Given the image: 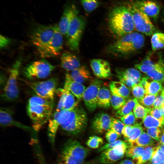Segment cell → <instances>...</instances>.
Here are the masks:
<instances>
[{
  "instance_id": "1",
  "label": "cell",
  "mask_w": 164,
  "mask_h": 164,
  "mask_svg": "<svg viewBox=\"0 0 164 164\" xmlns=\"http://www.w3.org/2000/svg\"><path fill=\"white\" fill-rule=\"evenodd\" d=\"M53 101L37 95L31 97L27 106V114L32 123L33 128L38 131L52 116Z\"/></svg>"
},
{
  "instance_id": "2",
  "label": "cell",
  "mask_w": 164,
  "mask_h": 164,
  "mask_svg": "<svg viewBox=\"0 0 164 164\" xmlns=\"http://www.w3.org/2000/svg\"><path fill=\"white\" fill-rule=\"evenodd\" d=\"M108 23L110 32L118 39L135 30L131 12L124 6H118L112 10L108 16Z\"/></svg>"
},
{
  "instance_id": "3",
  "label": "cell",
  "mask_w": 164,
  "mask_h": 164,
  "mask_svg": "<svg viewBox=\"0 0 164 164\" xmlns=\"http://www.w3.org/2000/svg\"><path fill=\"white\" fill-rule=\"evenodd\" d=\"M145 43V38L138 32H132L119 38L109 45L107 51L112 56H126L142 49Z\"/></svg>"
},
{
  "instance_id": "4",
  "label": "cell",
  "mask_w": 164,
  "mask_h": 164,
  "mask_svg": "<svg viewBox=\"0 0 164 164\" xmlns=\"http://www.w3.org/2000/svg\"><path fill=\"white\" fill-rule=\"evenodd\" d=\"M61 123L60 127L69 134L77 135L82 132L87 124V115L82 108L76 107L71 110L60 111Z\"/></svg>"
},
{
  "instance_id": "5",
  "label": "cell",
  "mask_w": 164,
  "mask_h": 164,
  "mask_svg": "<svg viewBox=\"0 0 164 164\" xmlns=\"http://www.w3.org/2000/svg\"><path fill=\"white\" fill-rule=\"evenodd\" d=\"M89 152L77 140H69L64 145L60 160L63 164H83Z\"/></svg>"
},
{
  "instance_id": "6",
  "label": "cell",
  "mask_w": 164,
  "mask_h": 164,
  "mask_svg": "<svg viewBox=\"0 0 164 164\" xmlns=\"http://www.w3.org/2000/svg\"><path fill=\"white\" fill-rule=\"evenodd\" d=\"M22 59L19 58L13 64L9 76L2 88L1 97L5 101L14 102L19 98V90L17 79Z\"/></svg>"
},
{
  "instance_id": "7",
  "label": "cell",
  "mask_w": 164,
  "mask_h": 164,
  "mask_svg": "<svg viewBox=\"0 0 164 164\" xmlns=\"http://www.w3.org/2000/svg\"><path fill=\"white\" fill-rule=\"evenodd\" d=\"M86 23L85 19L78 14L71 20L66 37L68 46L73 51L77 52L79 50L80 40Z\"/></svg>"
},
{
  "instance_id": "8",
  "label": "cell",
  "mask_w": 164,
  "mask_h": 164,
  "mask_svg": "<svg viewBox=\"0 0 164 164\" xmlns=\"http://www.w3.org/2000/svg\"><path fill=\"white\" fill-rule=\"evenodd\" d=\"M132 15L135 30L138 32L148 36H152L159 32L149 18L132 3L127 7Z\"/></svg>"
},
{
  "instance_id": "9",
  "label": "cell",
  "mask_w": 164,
  "mask_h": 164,
  "mask_svg": "<svg viewBox=\"0 0 164 164\" xmlns=\"http://www.w3.org/2000/svg\"><path fill=\"white\" fill-rule=\"evenodd\" d=\"M55 68L54 66L45 60L34 61L22 69V73L26 78L32 80L45 78L48 77Z\"/></svg>"
},
{
  "instance_id": "10",
  "label": "cell",
  "mask_w": 164,
  "mask_h": 164,
  "mask_svg": "<svg viewBox=\"0 0 164 164\" xmlns=\"http://www.w3.org/2000/svg\"><path fill=\"white\" fill-rule=\"evenodd\" d=\"M36 95L54 101L58 84L57 80L52 78L42 81H32L23 80Z\"/></svg>"
},
{
  "instance_id": "11",
  "label": "cell",
  "mask_w": 164,
  "mask_h": 164,
  "mask_svg": "<svg viewBox=\"0 0 164 164\" xmlns=\"http://www.w3.org/2000/svg\"><path fill=\"white\" fill-rule=\"evenodd\" d=\"M54 31V25H38L32 31L30 35V41L37 50H39L50 41Z\"/></svg>"
},
{
  "instance_id": "12",
  "label": "cell",
  "mask_w": 164,
  "mask_h": 164,
  "mask_svg": "<svg viewBox=\"0 0 164 164\" xmlns=\"http://www.w3.org/2000/svg\"><path fill=\"white\" fill-rule=\"evenodd\" d=\"M55 31L50 41L44 47L37 50L42 57L49 58L59 55L63 48V39L57 25H54Z\"/></svg>"
},
{
  "instance_id": "13",
  "label": "cell",
  "mask_w": 164,
  "mask_h": 164,
  "mask_svg": "<svg viewBox=\"0 0 164 164\" xmlns=\"http://www.w3.org/2000/svg\"><path fill=\"white\" fill-rule=\"evenodd\" d=\"M130 144L128 142L118 145L114 147L102 152L98 160L103 164H111L122 158Z\"/></svg>"
},
{
  "instance_id": "14",
  "label": "cell",
  "mask_w": 164,
  "mask_h": 164,
  "mask_svg": "<svg viewBox=\"0 0 164 164\" xmlns=\"http://www.w3.org/2000/svg\"><path fill=\"white\" fill-rule=\"evenodd\" d=\"M102 84L100 80H94L84 92L82 98L85 106L90 111H94L97 106V96Z\"/></svg>"
},
{
  "instance_id": "15",
  "label": "cell",
  "mask_w": 164,
  "mask_h": 164,
  "mask_svg": "<svg viewBox=\"0 0 164 164\" xmlns=\"http://www.w3.org/2000/svg\"><path fill=\"white\" fill-rule=\"evenodd\" d=\"M13 112L10 108L2 107L0 110V123L3 127L14 126L22 129L34 132L33 128L26 126L15 120L13 117Z\"/></svg>"
},
{
  "instance_id": "16",
  "label": "cell",
  "mask_w": 164,
  "mask_h": 164,
  "mask_svg": "<svg viewBox=\"0 0 164 164\" xmlns=\"http://www.w3.org/2000/svg\"><path fill=\"white\" fill-rule=\"evenodd\" d=\"M139 10L149 18L156 20L160 12V7L155 2L150 0H138L133 3Z\"/></svg>"
},
{
  "instance_id": "17",
  "label": "cell",
  "mask_w": 164,
  "mask_h": 164,
  "mask_svg": "<svg viewBox=\"0 0 164 164\" xmlns=\"http://www.w3.org/2000/svg\"><path fill=\"white\" fill-rule=\"evenodd\" d=\"M90 63L94 74L98 77L107 78L111 76L110 65L106 60L100 59H94L91 60Z\"/></svg>"
},
{
  "instance_id": "18",
  "label": "cell",
  "mask_w": 164,
  "mask_h": 164,
  "mask_svg": "<svg viewBox=\"0 0 164 164\" xmlns=\"http://www.w3.org/2000/svg\"><path fill=\"white\" fill-rule=\"evenodd\" d=\"M78 13L75 7L73 5H68L64 8L58 26L63 35L66 36L73 17Z\"/></svg>"
},
{
  "instance_id": "19",
  "label": "cell",
  "mask_w": 164,
  "mask_h": 164,
  "mask_svg": "<svg viewBox=\"0 0 164 164\" xmlns=\"http://www.w3.org/2000/svg\"><path fill=\"white\" fill-rule=\"evenodd\" d=\"M63 88L68 90L80 100L82 98L86 89L84 85L74 81L68 73L66 74Z\"/></svg>"
},
{
  "instance_id": "20",
  "label": "cell",
  "mask_w": 164,
  "mask_h": 164,
  "mask_svg": "<svg viewBox=\"0 0 164 164\" xmlns=\"http://www.w3.org/2000/svg\"><path fill=\"white\" fill-rule=\"evenodd\" d=\"M111 118L104 113L99 114L93 119L92 127L94 130L99 133H102L110 129Z\"/></svg>"
},
{
  "instance_id": "21",
  "label": "cell",
  "mask_w": 164,
  "mask_h": 164,
  "mask_svg": "<svg viewBox=\"0 0 164 164\" xmlns=\"http://www.w3.org/2000/svg\"><path fill=\"white\" fill-rule=\"evenodd\" d=\"M61 123L60 111H56L48 121L47 134L52 146H54L56 133Z\"/></svg>"
},
{
  "instance_id": "22",
  "label": "cell",
  "mask_w": 164,
  "mask_h": 164,
  "mask_svg": "<svg viewBox=\"0 0 164 164\" xmlns=\"http://www.w3.org/2000/svg\"><path fill=\"white\" fill-rule=\"evenodd\" d=\"M61 65L65 70L72 71L81 66L80 62L75 55L69 52H65L61 57Z\"/></svg>"
},
{
  "instance_id": "23",
  "label": "cell",
  "mask_w": 164,
  "mask_h": 164,
  "mask_svg": "<svg viewBox=\"0 0 164 164\" xmlns=\"http://www.w3.org/2000/svg\"><path fill=\"white\" fill-rule=\"evenodd\" d=\"M146 74L153 80L161 84L164 82V62L161 56L152 69Z\"/></svg>"
},
{
  "instance_id": "24",
  "label": "cell",
  "mask_w": 164,
  "mask_h": 164,
  "mask_svg": "<svg viewBox=\"0 0 164 164\" xmlns=\"http://www.w3.org/2000/svg\"><path fill=\"white\" fill-rule=\"evenodd\" d=\"M115 71L117 76L118 78H124L130 79L136 84L139 83L142 78L140 71L136 68H119L116 69Z\"/></svg>"
},
{
  "instance_id": "25",
  "label": "cell",
  "mask_w": 164,
  "mask_h": 164,
  "mask_svg": "<svg viewBox=\"0 0 164 164\" xmlns=\"http://www.w3.org/2000/svg\"><path fill=\"white\" fill-rule=\"evenodd\" d=\"M70 74L74 81L81 84L89 80L91 77L89 70L84 65H81L73 70Z\"/></svg>"
},
{
  "instance_id": "26",
  "label": "cell",
  "mask_w": 164,
  "mask_h": 164,
  "mask_svg": "<svg viewBox=\"0 0 164 164\" xmlns=\"http://www.w3.org/2000/svg\"><path fill=\"white\" fill-rule=\"evenodd\" d=\"M109 88L111 94L125 98L130 94V89L121 81L111 82Z\"/></svg>"
},
{
  "instance_id": "27",
  "label": "cell",
  "mask_w": 164,
  "mask_h": 164,
  "mask_svg": "<svg viewBox=\"0 0 164 164\" xmlns=\"http://www.w3.org/2000/svg\"><path fill=\"white\" fill-rule=\"evenodd\" d=\"M110 91L107 87H101L98 92L97 97V106L104 108H108L111 106V97Z\"/></svg>"
},
{
  "instance_id": "28",
  "label": "cell",
  "mask_w": 164,
  "mask_h": 164,
  "mask_svg": "<svg viewBox=\"0 0 164 164\" xmlns=\"http://www.w3.org/2000/svg\"><path fill=\"white\" fill-rule=\"evenodd\" d=\"M138 103L135 98L129 99L121 108L117 110L115 114L116 116L120 118L130 113Z\"/></svg>"
},
{
  "instance_id": "29",
  "label": "cell",
  "mask_w": 164,
  "mask_h": 164,
  "mask_svg": "<svg viewBox=\"0 0 164 164\" xmlns=\"http://www.w3.org/2000/svg\"><path fill=\"white\" fill-rule=\"evenodd\" d=\"M144 88L147 94L152 95H158L163 90L161 83L153 80L149 77Z\"/></svg>"
},
{
  "instance_id": "30",
  "label": "cell",
  "mask_w": 164,
  "mask_h": 164,
  "mask_svg": "<svg viewBox=\"0 0 164 164\" xmlns=\"http://www.w3.org/2000/svg\"><path fill=\"white\" fill-rule=\"evenodd\" d=\"M151 43L153 51L164 48V33L157 32L154 33L152 36Z\"/></svg>"
},
{
  "instance_id": "31",
  "label": "cell",
  "mask_w": 164,
  "mask_h": 164,
  "mask_svg": "<svg viewBox=\"0 0 164 164\" xmlns=\"http://www.w3.org/2000/svg\"><path fill=\"white\" fill-rule=\"evenodd\" d=\"M143 132V129L141 125L136 124L132 125L128 135L125 139L130 144H132Z\"/></svg>"
},
{
  "instance_id": "32",
  "label": "cell",
  "mask_w": 164,
  "mask_h": 164,
  "mask_svg": "<svg viewBox=\"0 0 164 164\" xmlns=\"http://www.w3.org/2000/svg\"><path fill=\"white\" fill-rule=\"evenodd\" d=\"M158 60L154 61L152 60L150 56H148L141 62L136 64L135 68L146 74L152 69Z\"/></svg>"
},
{
  "instance_id": "33",
  "label": "cell",
  "mask_w": 164,
  "mask_h": 164,
  "mask_svg": "<svg viewBox=\"0 0 164 164\" xmlns=\"http://www.w3.org/2000/svg\"><path fill=\"white\" fill-rule=\"evenodd\" d=\"M144 147L130 144L126 151V155L137 161L143 154Z\"/></svg>"
},
{
  "instance_id": "34",
  "label": "cell",
  "mask_w": 164,
  "mask_h": 164,
  "mask_svg": "<svg viewBox=\"0 0 164 164\" xmlns=\"http://www.w3.org/2000/svg\"><path fill=\"white\" fill-rule=\"evenodd\" d=\"M154 143V141L152 138L147 133L143 132L135 142L131 145L145 147L152 146Z\"/></svg>"
},
{
  "instance_id": "35",
  "label": "cell",
  "mask_w": 164,
  "mask_h": 164,
  "mask_svg": "<svg viewBox=\"0 0 164 164\" xmlns=\"http://www.w3.org/2000/svg\"><path fill=\"white\" fill-rule=\"evenodd\" d=\"M143 123L145 127L147 128L159 127L162 128L164 125V121L157 119L150 114L143 119Z\"/></svg>"
},
{
  "instance_id": "36",
  "label": "cell",
  "mask_w": 164,
  "mask_h": 164,
  "mask_svg": "<svg viewBox=\"0 0 164 164\" xmlns=\"http://www.w3.org/2000/svg\"><path fill=\"white\" fill-rule=\"evenodd\" d=\"M65 89L66 90V94L63 104V109L71 110L77 106L78 102L76 101L75 98V97L68 90Z\"/></svg>"
},
{
  "instance_id": "37",
  "label": "cell",
  "mask_w": 164,
  "mask_h": 164,
  "mask_svg": "<svg viewBox=\"0 0 164 164\" xmlns=\"http://www.w3.org/2000/svg\"><path fill=\"white\" fill-rule=\"evenodd\" d=\"M156 149L157 146H149L145 147L143 154L137 161V164H143L150 160Z\"/></svg>"
},
{
  "instance_id": "38",
  "label": "cell",
  "mask_w": 164,
  "mask_h": 164,
  "mask_svg": "<svg viewBox=\"0 0 164 164\" xmlns=\"http://www.w3.org/2000/svg\"><path fill=\"white\" fill-rule=\"evenodd\" d=\"M150 109L147 108L138 103L133 110V112L135 118L142 119L149 114Z\"/></svg>"
},
{
  "instance_id": "39",
  "label": "cell",
  "mask_w": 164,
  "mask_h": 164,
  "mask_svg": "<svg viewBox=\"0 0 164 164\" xmlns=\"http://www.w3.org/2000/svg\"><path fill=\"white\" fill-rule=\"evenodd\" d=\"M81 3L85 11L90 13L96 9L99 6L98 0H80Z\"/></svg>"
},
{
  "instance_id": "40",
  "label": "cell",
  "mask_w": 164,
  "mask_h": 164,
  "mask_svg": "<svg viewBox=\"0 0 164 164\" xmlns=\"http://www.w3.org/2000/svg\"><path fill=\"white\" fill-rule=\"evenodd\" d=\"M126 101V98L111 93L110 103L114 109L119 110L125 104Z\"/></svg>"
},
{
  "instance_id": "41",
  "label": "cell",
  "mask_w": 164,
  "mask_h": 164,
  "mask_svg": "<svg viewBox=\"0 0 164 164\" xmlns=\"http://www.w3.org/2000/svg\"><path fill=\"white\" fill-rule=\"evenodd\" d=\"M125 125L119 120L113 118H111L110 129L115 132L120 136L122 134L123 129Z\"/></svg>"
},
{
  "instance_id": "42",
  "label": "cell",
  "mask_w": 164,
  "mask_h": 164,
  "mask_svg": "<svg viewBox=\"0 0 164 164\" xmlns=\"http://www.w3.org/2000/svg\"><path fill=\"white\" fill-rule=\"evenodd\" d=\"M131 90L133 95L138 101L141 100L146 94L145 88L139 83L134 85Z\"/></svg>"
},
{
  "instance_id": "43",
  "label": "cell",
  "mask_w": 164,
  "mask_h": 164,
  "mask_svg": "<svg viewBox=\"0 0 164 164\" xmlns=\"http://www.w3.org/2000/svg\"><path fill=\"white\" fill-rule=\"evenodd\" d=\"M158 95H152L146 93L144 97L138 103L142 106L149 109L153 108L154 101Z\"/></svg>"
},
{
  "instance_id": "44",
  "label": "cell",
  "mask_w": 164,
  "mask_h": 164,
  "mask_svg": "<svg viewBox=\"0 0 164 164\" xmlns=\"http://www.w3.org/2000/svg\"><path fill=\"white\" fill-rule=\"evenodd\" d=\"M103 143V139L96 136H90L86 142L87 145L88 147L94 149L99 148Z\"/></svg>"
},
{
  "instance_id": "45",
  "label": "cell",
  "mask_w": 164,
  "mask_h": 164,
  "mask_svg": "<svg viewBox=\"0 0 164 164\" xmlns=\"http://www.w3.org/2000/svg\"><path fill=\"white\" fill-rule=\"evenodd\" d=\"M120 119L125 125H133L138 124V119L135 118L132 111L124 116L120 117Z\"/></svg>"
},
{
  "instance_id": "46",
  "label": "cell",
  "mask_w": 164,
  "mask_h": 164,
  "mask_svg": "<svg viewBox=\"0 0 164 164\" xmlns=\"http://www.w3.org/2000/svg\"><path fill=\"white\" fill-rule=\"evenodd\" d=\"M150 162L151 164H164V153L157 146V149Z\"/></svg>"
},
{
  "instance_id": "47",
  "label": "cell",
  "mask_w": 164,
  "mask_h": 164,
  "mask_svg": "<svg viewBox=\"0 0 164 164\" xmlns=\"http://www.w3.org/2000/svg\"><path fill=\"white\" fill-rule=\"evenodd\" d=\"M161 128L159 127H152L147 128V134L153 139L159 141L161 135Z\"/></svg>"
},
{
  "instance_id": "48",
  "label": "cell",
  "mask_w": 164,
  "mask_h": 164,
  "mask_svg": "<svg viewBox=\"0 0 164 164\" xmlns=\"http://www.w3.org/2000/svg\"><path fill=\"white\" fill-rule=\"evenodd\" d=\"M56 92L60 96V98L56 111H59L63 109V104L66 96V90L64 88L57 89Z\"/></svg>"
},
{
  "instance_id": "49",
  "label": "cell",
  "mask_w": 164,
  "mask_h": 164,
  "mask_svg": "<svg viewBox=\"0 0 164 164\" xmlns=\"http://www.w3.org/2000/svg\"><path fill=\"white\" fill-rule=\"evenodd\" d=\"M120 136L112 130L110 129L105 134L106 138L109 143L115 142Z\"/></svg>"
},
{
  "instance_id": "50",
  "label": "cell",
  "mask_w": 164,
  "mask_h": 164,
  "mask_svg": "<svg viewBox=\"0 0 164 164\" xmlns=\"http://www.w3.org/2000/svg\"><path fill=\"white\" fill-rule=\"evenodd\" d=\"M149 114L157 119L164 121V118L159 108H153L150 109Z\"/></svg>"
},
{
  "instance_id": "51",
  "label": "cell",
  "mask_w": 164,
  "mask_h": 164,
  "mask_svg": "<svg viewBox=\"0 0 164 164\" xmlns=\"http://www.w3.org/2000/svg\"><path fill=\"white\" fill-rule=\"evenodd\" d=\"M125 141L118 140L114 142L108 143L102 146L98 150L99 152H102L106 150L112 148L116 146L124 143Z\"/></svg>"
},
{
  "instance_id": "52",
  "label": "cell",
  "mask_w": 164,
  "mask_h": 164,
  "mask_svg": "<svg viewBox=\"0 0 164 164\" xmlns=\"http://www.w3.org/2000/svg\"><path fill=\"white\" fill-rule=\"evenodd\" d=\"M164 104V96L161 94L156 97L153 104V108H160Z\"/></svg>"
},
{
  "instance_id": "53",
  "label": "cell",
  "mask_w": 164,
  "mask_h": 164,
  "mask_svg": "<svg viewBox=\"0 0 164 164\" xmlns=\"http://www.w3.org/2000/svg\"><path fill=\"white\" fill-rule=\"evenodd\" d=\"M11 41L10 39L3 35H0V47L1 48H4L8 46Z\"/></svg>"
},
{
  "instance_id": "54",
  "label": "cell",
  "mask_w": 164,
  "mask_h": 164,
  "mask_svg": "<svg viewBox=\"0 0 164 164\" xmlns=\"http://www.w3.org/2000/svg\"><path fill=\"white\" fill-rule=\"evenodd\" d=\"M118 164H134L133 161L129 159H125Z\"/></svg>"
},
{
  "instance_id": "55",
  "label": "cell",
  "mask_w": 164,
  "mask_h": 164,
  "mask_svg": "<svg viewBox=\"0 0 164 164\" xmlns=\"http://www.w3.org/2000/svg\"><path fill=\"white\" fill-rule=\"evenodd\" d=\"M160 144L164 145V133H163L161 134L159 141Z\"/></svg>"
},
{
  "instance_id": "56",
  "label": "cell",
  "mask_w": 164,
  "mask_h": 164,
  "mask_svg": "<svg viewBox=\"0 0 164 164\" xmlns=\"http://www.w3.org/2000/svg\"><path fill=\"white\" fill-rule=\"evenodd\" d=\"M157 147L162 150L164 153V145L159 144L158 146Z\"/></svg>"
},
{
  "instance_id": "57",
  "label": "cell",
  "mask_w": 164,
  "mask_h": 164,
  "mask_svg": "<svg viewBox=\"0 0 164 164\" xmlns=\"http://www.w3.org/2000/svg\"><path fill=\"white\" fill-rule=\"evenodd\" d=\"M159 108L161 110L162 116L164 118V104Z\"/></svg>"
},
{
  "instance_id": "58",
  "label": "cell",
  "mask_w": 164,
  "mask_h": 164,
  "mask_svg": "<svg viewBox=\"0 0 164 164\" xmlns=\"http://www.w3.org/2000/svg\"><path fill=\"white\" fill-rule=\"evenodd\" d=\"M162 19L163 22L164 24V9L163 10L162 14Z\"/></svg>"
},
{
  "instance_id": "59",
  "label": "cell",
  "mask_w": 164,
  "mask_h": 164,
  "mask_svg": "<svg viewBox=\"0 0 164 164\" xmlns=\"http://www.w3.org/2000/svg\"><path fill=\"white\" fill-rule=\"evenodd\" d=\"M161 94L164 96V88L163 89Z\"/></svg>"
},
{
  "instance_id": "60",
  "label": "cell",
  "mask_w": 164,
  "mask_h": 164,
  "mask_svg": "<svg viewBox=\"0 0 164 164\" xmlns=\"http://www.w3.org/2000/svg\"><path fill=\"white\" fill-rule=\"evenodd\" d=\"M58 164H63V163L61 160H60Z\"/></svg>"
},
{
  "instance_id": "61",
  "label": "cell",
  "mask_w": 164,
  "mask_h": 164,
  "mask_svg": "<svg viewBox=\"0 0 164 164\" xmlns=\"http://www.w3.org/2000/svg\"><path fill=\"white\" fill-rule=\"evenodd\" d=\"M163 128V133H164V125H163V126L162 127Z\"/></svg>"
},
{
  "instance_id": "62",
  "label": "cell",
  "mask_w": 164,
  "mask_h": 164,
  "mask_svg": "<svg viewBox=\"0 0 164 164\" xmlns=\"http://www.w3.org/2000/svg\"><path fill=\"white\" fill-rule=\"evenodd\" d=\"M85 164H93V163H86Z\"/></svg>"
},
{
  "instance_id": "63",
  "label": "cell",
  "mask_w": 164,
  "mask_h": 164,
  "mask_svg": "<svg viewBox=\"0 0 164 164\" xmlns=\"http://www.w3.org/2000/svg\"><path fill=\"white\" fill-rule=\"evenodd\" d=\"M149 164H150V163H149Z\"/></svg>"
}]
</instances>
